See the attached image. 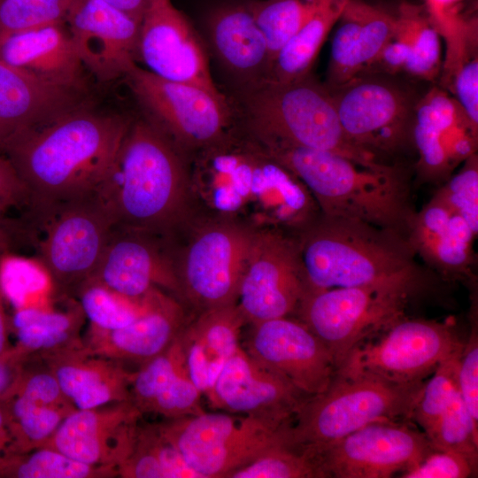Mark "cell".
<instances>
[{
  "label": "cell",
  "instance_id": "6da1fadb",
  "mask_svg": "<svg viewBox=\"0 0 478 478\" xmlns=\"http://www.w3.org/2000/svg\"><path fill=\"white\" fill-rule=\"evenodd\" d=\"M194 209L254 232L297 235L321 214L304 182L245 130L189 159Z\"/></svg>",
  "mask_w": 478,
  "mask_h": 478
},
{
  "label": "cell",
  "instance_id": "7a4b0ae2",
  "mask_svg": "<svg viewBox=\"0 0 478 478\" xmlns=\"http://www.w3.org/2000/svg\"><path fill=\"white\" fill-rule=\"evenodd\" d=\"M131 120L82 105L19 131L0 145L30 195L27 214L93 193Z\"/></svg>",
  "mask_w": 478,
  "mask_h": 478
},
{
  "label": "cell",
  "instance_id": "3957f363",
  "mask_svg": "<svg viewBox=\"0 0 478 478\" xmlns=\"http://www.w3.org/2000/svg\"><path fill=\"white\" fill-rule=\"evenodd\" d=\"M115 227L173 238L192 218L189 158L146 119L131 121L94 190Z\"/></svg>",
  "mask_w": 478,
  "mask_h": 478
},
{
  "label": "cell",
  "instance_id": "277c9868",
  "mask_svg": "<svg viewBox=\"0 0 478 478\" xmlns=\"http://www.w3.org/2000/svg\"><path fill=\"white\" fill-rule=\"evenodd\" d=\"M261 144L304 182L322 214L360 220L407 239L417 210L405 165L371 167L331 151Z\"/></svg>",
  "mask_w": 478,
  "mask_h": 478
},
{
  "label": "cell",
  "instance_id": "5b68a950",
  "mask_svg": "<svg viewBox=\"0 0 478 478\" xmlns=\"http://www.w3.org/2000/svg\"><path fill=\"white\" fill-rule=\"evenodd\" d=\"M296 238L312 289L355 287L431 273L418 264L405 237L360 220L321 213Z\"/></svg>",
  "mask_w": 478,
  "mask_h": 478
},
{
  "label": "cell",
  "instance_id": "8992f818",
  "mask_svg": "<svg viewBox=\"0 0 478 478\" xmlns=\"http://www.w3.org/2000/svg\"><path fill=\"white\" fill-rule=\"evenodd\" d=\"M235 97L244 130L263 144L331 151L371 167L395 166L382 163L351 142L330 91L311 74L288 82L266 81Z\"/></svg>",
  "mask_w": 478,
  "mask_h": 478
},
{
  "label": "cell",
  "instance_id": "52a82bcc",
  "mask_svg": "<svg viewBox=\"0 0 478 478\" xmlns=\"http://www.w3.org/2000/svg\"><path fill=\"white\" fill-rule=\"evenodd\" d=\"M426 381L397 383L336 370L321 393L308 397L287 423L284 443L312 456L374 421L407 420Z\"/></svg>",
  "mask_w": 478,
  "mask_h": 478
},
{
  "label": "cell",
  "instance_id": "ba28073f",
  "mask_svg": "<svg viewBox=\"0 0 478 478\" xmlns=\"http://www.w3.org/2000/svg\"><path fill=\"white\" fill-rule=\"evenodd\" d=\"M435 278L428 273L355 287L309 289L293 317L323 342L337 369L358 343L406 317L412 300Z\"/></svg>",
  "mask_w": 478,
  "mask_h": 478
},
{
  "label": "cell",
  "instance_id": "9c48e42d",
  "mask_svg": "<svg viewBox=\"0 0 478 478\" xmlns=\"http://www.w3.org/2000/svg\"><path fill=\"white\" fill-rule=\"evenodd\" d=\"M395 75L366 72L331 90L342 127L357 146L387 165L415 156L416 96Z\"/></svg>",
  "mask_w": 478,
  "mask_h": 478
},
{
  "label": "cell",
  "instance_id": "30bf717a",
  "mask_svg": "<svg viewBox=\"0 0 478 478\" xmlns=\"http://www.w3.org/2000/svg\"><path fill=\"white\" fill-rule=\"evenodd\" d=\"M288 421L204 411L165 419L157 425L200 478H227L269 448L284 442Z\"/></svg>",
  "mask_w": 478,
  "mask_h": 478
},
{
  "label": "cell",
  "instance_id": "8fae6325",
  "mask_svg": "<svg viewBox=\"0 0 478 478\" xmlns=\"http://www.w3.org/2000/svg\"><path fill=\"white\" fill-rule=\"evenodd\" d=\"M28 232L35 239L37 260L53 285L64 293H75L96 268L114 227L94 193L31 213Z\"/></svg>",
  "mask_w": 478,
  "mask_h": 478
},
{
  "label": "cell",
  "instance_id": "7c38bea8",
  "mask_svg": "<svg viewBox=\"0 0 478 478\" xmlns=\"http://www.w3.org/2000/svg\"><path fill=\"white\" fill-rule=\"evenodd\" d=\"M197 222L174 251L179 297L197 312L236 304L255 234L237 223L211 217Z\"/></svg>",
  "mask_w": 478,
  "mask_h": 478
},
{
  "label": "cell",
  "instance_id": "4fadbf2b",
  "mask_svg": "<svg viewBox=\"0 0 478 478\" xmlns=\"http://www.w3.org/2000/svg\"><path fill=\"white\" fill-rule=\"evenodd\" d=\"M145 119L189 159L232 128L226 96L197 85L160 78L135 64L125 76Z\"/></svg>",
  "mask_w": 478,
  "mask_h": 478
},
{
  "label": "cell",
  "instance_id": "5bb4252c",
  "mask_svg": "<svg viewBox=\"0 0 478 478\" xmlns=\"http://www.w3.org/2000/svg\"><path fill=\"white\" fill-rule=\"evenodd\" d=\"M463 345L452 324L406 316L358 343L336 370L397 383L418 382L444 360L459 355Z\"/></svg>",
  "mask_w": 478,
  "mask_h": 478
},
{
  "label": "cell",
  "instance_id": "9a60e30c",
  "mask_svg": "<svg viewBox=\"0 0 478 478\" xmlns=\"http://www.w3.org/2000/svg\"><path fill=\"white\" fill-rule=\"evenodd\" d=\"M309 289L296 236L257 232L236 302L246 322L293 317Z\"/></svg>",
  "mask_w": 478,
  "mask_h": 478
},
{
  "label": "cell",
  "instance_id": "2e32d148",
  "mask_svg": "<svg viewBox=\"0 0 478 478\" xmlns=\"http://www.w3.org/2000/svg\"><path fill=\"white\" fill-rule=\"evenodd\" d=\"M411 422L374 421L328 446L315 456L323 478H389L412 468L434 449Z\"/></svg>",
  "mask_w": 478,
  "mask_h": 478
},
{
  "label": "cell",
  "instance_id": "e0dca14e",
  "mask_svg": "<svg viewBox=\"0 0 478 478\" xmlns=\"http://www.w3.org/2000/svg\"><path fill=\"white\" fill-rule=\"evenodd\" d=\"M138 59L160 78L226 96L212 78L204 44L172 0L148 1L140 24Z\"/></svg>",
  "mask_w": 478,
  "mask_h": 478
},
{
  "label": "cell",
  "instance_id": "ac0fdd59",
  "mask_svg": "<svg viewBox=\"0 0 478 478\" xmlns=\"http://www.w3.org/2000/svg\"><path fill=\"white\" fill-rule=\"evenodd\" d=\"M478 128L456 99L433 87L420 97L412 129L415 185L443 184L476 153Z\"/></svg>",
  "mask_w": 478,
  "mask_h": 478
},
{
  "label": "cell",
  "instance_id": "d6986e66",
  "mask_svg": "<svg viewBox=\"0 0 478 478\" xmlns=\"http://www.w3.org/2000/svg\"><path fill=\"white\" fill-rule=\"evenodd\" d=\"M244 350L307 396L324 391L336 367L328 349L294 317L251 324Z\"/></svg>",
  "mask_w": 478,
  "mask_h": 478
},
{
  "label": "cell",
  "instance_id": "ffe728a7",
  "mask_svg": "<svg viewBox=\"0 0 478 478\" xmlns=\"http://www.w3.org/2000/svg\"><path fill=\"white\" fill-rule=\"evenodd\" d=\"M88 280L131 299H141L154 289L179 297L173 239L114 227Z\"/></svg>",
  "mask_w": 478,
  "mask_h": 478
},
{
  "label": "cell",
  "instance_id": "44dd1931",
  "mask_svg": "<svg viewBox=\"0 0 478 478\" xmlns=\"http://www.w3.org/2000/svg\"><path fill=\"white\" fill-rule=\"evenodd\" d=\"M66 24L84 68L99 81L125 77L137 64L140 23L104 0H78Z\"/></svg>",
  "mask_w": 478,
  "mask_h": 478
},
{
  "label": "cell",
  "instance_id": "7402d4cb",
  "mask_svg": "<svg viewBox=\"0 0 478 478\" xmlns=\"http://www.w3.org/2000/svg\"><path fill=\"white\" fill-rule=\"evenodd\" d=\"M221 412L288 421L310 396L254 359L241 345L204 394Z\"/></svg>",
  "mask_w": 478,
  "mask_h": 478
},
{
  "label": "cell",
  "instance_id": "603a6c76",
  "mask_svg": "<svg viewBox=\"0 0 478 478\" xmlns=\"http://www.w3.org/2000/svg\"><path fill=\"white\" fill-rule=\"evenodd\" d=\"M143 416L131 400L76 409L43 447L80 462L118 469L133 446Z\"/></svg>",
  "mask_w": 478,
  "mask_h": 478
},
{
  "label": "cell",
  "instance_id": "cb8c5ba5",
  "mask_svg": "<svg viewBox=\"0 0 478 478\" xmlns=\"http://www.w3.org/2000/svg\"><path fill=\"white\" fill-rule=\"evenodd\" d=\"M205 28L212 54L235 95L268 80L271 54L248 4L218 7L207 17Z\"/></svg>",
  "mask_w": 478,
  "mask_h": 478
},
{
  "label": "cell",
  "instance_id": "d4e9b609",
  "mask_svg": "<svg viewBox=\"0 0 478 478\" xmlns=\"http://www.w3.org/2000/svg\"><path fill=\"white\" fill-rule=\"evenodd\" d=\"M476 236L460 215L433 195L416 211L407 241L416 257L439 279L474 282Z\"/></svg>",
  "mask_w": 478,
  "mask_h": 478
},
{
  "label": "cell",
  "instance_id": "484cf974",
  "mask_svg": "<svg viewBox=\"0 0 478 478\" xmlns=\"http://www.w3.org/2000/svg\"><path fill=\"white\" fill-rule=\"evenodd\" d=\"M187 320L182 305L156 289L147 311L133 322L112 330L89 326L82 339L96 354L141 366L165 351Z\"/></svg>",
  "mask_w": 478,
  "mask_h": 478
},
{
  "label": "cell",
  "instance_id": "4316f807",
  "mask_svg": "<svg viewBox=\"0 0 478 478\" xmlns=\"http://www.w3.org/2000/svg\"><path fill=\"white\" fill-rule=\"evenodd\" d=\"M37 356L76 409L131 400L134 372L120 361L92 352L84 343Z\"/></svg>",
  "mask_w": 478,
  "mask_h": 478
},
{
  "label": "cell",
  "instance_id": "83f0119b",
  "mask_svg": "<svg viewBox=\"0 0 478 478\" xmlns=\"http://www.w3.org/2000/svg\"><path fill=\"white\" fill-rule=\"evenodd\" d=\"M397 15L350 0L333 35L325 86L331 91L366 72L391 38Z\"/></svg>",
  "mask_w": 478,
  "mask_h": 478
},
{
  "label": "cell",
  "instance_id": "f1b7e54d",
  "mask_svg": "<svg viewBox=\"0 0 478 478\" xmlns=\"http://www.w3.org/2000/svg\"><path fill=\"white\" fill-rule=\"evenodd\" d=\"M0 60L45 84L84 89V66L66 22L2 38Z\"/></svg>",
  "mask_w": 478,
  "mask_h": 478
},
{
  "label": "cell",
  "instance_id": "f546056e",
  "mask_svg": "<svg viewBox=\"0 0 478 478\" xmlns=\"http://www.w3.org/2000/svg\"><path fill=\"white\" fill-rule=\"evenodd\" d=\"M246 320L237 304L208 309L187 320L177 336L189 374L204 395L240 346Z\"/></svg>",
  "mask_w": 478,
  "mask_h": 478
},
{
  "label": "cell",
  "instance_id": "4dcf8cb0",
  "mask_svg": "<svg viewBox=\"0 0 478 478\" xmlns=\"http://www.w3.org/2000/svg\"><path fill=\"white\" fill-rule=\"evenodd\" d=\"M202 395L189 374L177 338L165 351L134 371L131 401L143 415L175 419L201 413Z\"/></svg>",
  "mask_w": 478,
  "mask_h": 478
},
{
  "label": "cell",
  "instance_id": "1f68e13d",
  "mask_svg": "<svg viewBox=\"0 0 478 478\" xmlns=\"http://www.w3.org/2000/svg\"><path fill=\"white\" fill-rule=\"evenodd\" d=\"M81 94L41 82L0 60V145L81 106Z\"/></svg>",
  "mask_w": 478,
  "mask_h": 478
},
{
  "label": "cell",
  "instance_id": "d6a6232c",
  "mask_svg": "<svg viewBox=\"0 0 478 478\" xmlns=\"http://www.w3.org/2000/svg\"><path fill=\"white\" fill-rule=\"evenodd\" d=\"M441 68L440 33L421 11L403 4L394 33L374 65L366 71L433 81Z\"/></svg>",
  "mask_w": 478,
  "mask_h": 478
},
{
  "label": "cell",
  "instance_id": "836d02e7",
  "mask_svg": "<svg viewBox=\"0 0 478 478\" xmlns=\"http://www.w3.org/2000/svg\"><path fill=\"white\" fill-rule=\"evenodd\" d=\"M85 319L76 301L64 311L43 307L15 310L10 319L11 330L17 338L14 346L30 357L80 345L83 343L80 333Z\"/></svg>",
  "mask_w": 478,
  "mask_h": 478
},
{
  "label": "cell",
  "instance_id": "e575fe53",
  "mask_svg": "<svg viewBox=\"0 0 478 478\" xmlns=\"http://www.w3.org/2000/svg\"><path fill=\"white\" fill-rule=\"evenodd\" d=\"M350 0H316L315 8L275 57L267 81L288 82L309 74L320 50Z\"/></svg>",
  "mask_w": 478,
  "mask_h": 478
},
{
  "label": "cell",
  "instance_id": "d590c367",
  "mask_svg": "<svg viewBox=\"0 0 478 478\" xmlns=\"http://www.w3.org/2000/svg\"><path fill=\"white\" fill-rule=\"evenodd\" d=\"M117 471L124 478H199L160 433L157 423L142 421L133 446Z\"/></svg>",
  "mask_w": 478,
  "mask_h": 478
},
{
  "label": "cell",
  "instance_id": "8d00e7d4",
  "mask_svg": "<svg viewBox=\"0 0 478 478\" xmlns=\"http://www.w3.org/2000/svg\"><path fill=\"white\" fill-rule=\"evenodd\" d=\"M117 469L86 464L48 447L6 459L1 477L15 478H109Z\"/></svg>",
  "mask_w": 478,
  "mask_h": 478
},
{
  "label": "cell",
  "instance_id": "74e56055",
  "mask_svg": "<svg viewBox=\"0 0 478 478\" xmlns=\"http://www.w3.org/2000/svg\"><path fill=\"white\" fill-rule=\"evenodd\" d=\"M154 289L141 299H131L103 284L87 280L74 294L89 326L112 330L125 327L143 315L150 306Z\"/></svg>",
  "mask_w": 478,
  "mask_h": 478
},
{
  "label": "cell",
  "instance_id": "f35d334b",
  "mask_svg": "<svg viewBox=\"0 0 478 478\" xmlns=\"http://www.w3.org/2000/svg\"><path fill=\"white\" fill-rule=\"evenodd\" d=\"M315 4L316 0H260L248 4L266 38L272 62L307 21Z\"/></svg>",
  "mask_w": 478,
  "mask_h": 478
},
{
  "label": "cell",
  "instance_id": "ab89813d",
  "mask_svg": "<svg viewBox=\"0 0 478 478\" xmlns=\"http://www.w3.org/2000/svg\"><path fill=\"white\" fill-rule=\"evenodd\" d=\"M227 478H323V475L313 456L282 442Z\"/></svg>",
  "mask_w": 478,
  "mask_h": 478
},
{
  "label": "cell",
  "instance_id": "60d3db41",
  "mask_svg": "<svg viewBox=\"0 0 478 478\" xmlns=\"http://www.w3.org/2000/svg\"><path fill=\"white\" fill-rule=\"evenodd\" d=\"M74 410L72 404L35 406L7 420L12 456L43 447L65 418Z\"/></svg>",
  "mask_w": 478,
  "mask_h": 478
},
{
  "label": "cell",
  "instance_id": "b9f144b4",
  "mask_svg": "<svg viewBox=\"0 0 478 478\" xmlns=\"http://www.w3.org/2000/svg\"><path fill=\"white\" fill-rule=\"evenodd\" d=\"M425 435L434 450L455 451L478 463V428L459 391Z\"/></svg>",
  "mask_w": 478,
  "mask_h": 478
},
{
  "label": "cell",
  "instance_id": "7bdbcfd3",
  "mask_svg": "<svg viewBox=\"0 0 478 478\" xmlns=\"http://www.w3.org/2000/svg\"><path fill=\"white\" fill-rule=\"evenodd\" d=\"M78 0H0V40L7 35L66 22Z\"/></svg>",
  "mask_w": 478,
  "mask_h": 478
},
{
  "label": "cell",
  "instance_id": "ee69618b",
  "mask_svg": "<svg viewBox=\"0 0 478 478\" xmlns=\"http://www.w3.org/2000/svg\"><path fill=\"white\" fill-rule=\"evenodd\" d=\"M47 279L50 278L38 262L12 252L0 256V285L6 303L13 311L38 307V292L45 289Z\"/></svg>",
  "mask_w": 478,
  "mask_h": 478
},
{
  "label": "cell",
  "instance_id": "f6af8a7d",
  "mask_svg": "<svg viewBox=\"0 0 478 478\" xmlns=\"http://www.w3.org/2000/svg\"><path fill=\"white\" fill-rule=\"evenodd\" d=\"M460 354L441 363L424 383L410 419L424 433L432 427L459 391L458 366Z\"/></svg>",
  "mask_w": 478,
  "mask_h": 478
},
{
  "label": "cell",
  "instance_id": "bcb514c9",
  "mask_svg": "<svg viewBox=\"0 0 478 478\" xmlns=\"http://www.w3.org/2000/svg\"><path fill=\"white\" fill-rule=\"evenodd\" d=\"M434 193L478 233V157L470 156Z\"/></svg>",
  "mask_w": 478,
  "mask_h": 478
},
{
  "label": "cell",
  "instance_id": "7dc6e473",
  "mask_svg": "<svg viewBox=\"0 0 478 478\" xmlns=\"http://www.w3.org/2000/svg\"><path fill=\"white\" fill-rule=\"evenodd\" d=\"M477 464L455 451L433 450L419 464L398 477L466 478L477 474Z\"/></svg>",
  "mask_w": 478,
  "mask_h": 478
},
{
  "label": "cell",
  "instance_id": "c3c4849f",
  "mask_svg": "<svg viewBox=\"0 0 478 478\" xmlns=\"http://www.w3.org/2000/svg\"><path fill=\"white\" fill-rule=\"evenodd\" d=\"M458 387L467 412L478 428V332L474 312L470 334L459 359Z\"/></svg>",
  "mask_w": 478,
  "mask_h": 478
},
{
  "label": "cell",
  "instance_id": "681fc988",
  "mask_svg": "<svg viewBox=\"0 0 478 478\" xmlns=\"http://www.w3.org/2000/svg\"><path fill=\"white\" fill-rule=\"evenodd\" d=\"M456 101L472 125L478 128V59L467 58L459 68L454 80Z\"/></svg>",
  "mask_w": 478,
  "mask_h": 478
},
{
  "label": "cell",
  "instance_id": "f907efd6",
  "mask_svg": "<svg viewBox=\"0 0 478 478\" xmlns=\"http://www.w3.org/2000/svg\"><path fill=\"white\" fill-rule=\"evenodd\" d=\"M29 192L12 163L0 153V212L19 210L26 215L30 209Z\"/></svg>",
  "mask_w": 478,
  "mask_h": 478
},
{
  "label": "cell",
  "instance_id": "816d5d0a",
  "mask_svg": "<svg viewBox=\"0 0 478 478\" xmlns=\"http://www.w3.org/2000/svg\"><path fill=\"white\" fill-rule=\"evenodd\" d=\"M29 239L25 220L0 212V256L12 252L22 240Z\"/></svg>",
  "mask_w": 478,
  "mask_h": 478
},
{
  "label": "cell",
  "instance_id": "f5cc1de1",
  "mask_svg": "<svg viewBox=\"0 0 478 478\" xmlns=\"http://www.w3.org/2000/svg\"><path fill=\"white\" fill-rule=\"evenodd\" d=\"M428 5L431 16L436 23L443 32L453 37L458 35L460 26L456 16V4L459 0H426Z\"/></svg>",
  "mask_w": 478,
  "mask_h": 478
},
{
  "label": "cell",
  "instance_id": "db71d44e",
  "mask_svg": "<svg viewBox=\"0 0 478 478\" xmlns=\"http://www.w3.org/2000/svg\"><path fill=\"white\" fill-rule=\"evenodd\" d=\"M28 358L15 346L0 356V399L16 380Z\"/></svg>",
  "mask_w": 478,
  "mask_h": 478
},
{
  "label": "cell",
  "instance_id": "11a10c76",
  "mask_svg": "<svg viewBox=\"0 0 478 478\" xmlns=\"http://www.w3.org/2000/svg\"><path fill=\"white\" fill-rule=\"evenodd\" d=\"M141 24L149 0H104Z\"/></svg>",
  "mask_w": 478,
  "mask_h": 478
},
{
  "label": "cell",
  "instance_id": "9f6ffc18",
  "mask_svg": "<svg viewBox=\"0 0 478 478\" xmlns=\"http://www.w3.org/2000/svg\"><path fill=\"white\" fill-rule=\"evenodd\" d=\"M5 305L6 301L0 285V356L12 347L9 343L10 317Z\"/></svg>",
  "mask_w": 478,
  "mask_h": 478
},
{
  "label": "cell",
  "instance_id": "6f0895ef",
  "mask_svg": "<svg viewBox=\"0 0 478 478\" xmlns=\"http://www.w3.org/2000/svg\"><path fill=\"white\" fill-rule=\"evenodd\" d=\"M0 453L5 458L12 456V437L5 416L0 405Z\"/></svg>",
  "mask_w": 478,
  "mask_h": 478
},
{
  "label": "cell",
  "instance_id": "680465c9",
  "mask_svg": "<svg viewBox=\"0 0 478 478\" xmlns=\"http://www.w3.org/2000/svg\"><path fill=\"white\" fill-rule=\"evenodd\" d=\"M5 463H6V459L0 453V477H1Z\"/></svg>",
  "mask_w": 478,
  "mask_h": 478
}]
</instances>
